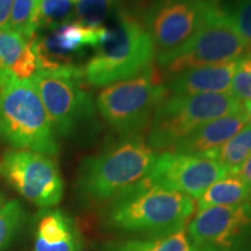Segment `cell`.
<instances>
[{
	"instance_id": "cell-1",
	"label": "cell",
	"mask_w": 251,
	"mask_h": 251,
	"mask_svg": "<svg viewBox=\"0 0 251 251\" xmlns=\"http://www.w3.org/2000/svg\"><path fill=\"white\" fill-rule=\"evenodd\" d=\"M194 211L192 198L156 186L146 178L106 205L102 222L122 236H166L185 229Z\"/></svg>"
},
{
	"instance_id": "cell-2",
	"label": "cell",
	"mask_w": 251,
	"mask_h": 251,
	"mask_svg": "<svg viewBox=\"0 0 251 251\" xmlns=\"http://www.w3.org/2000/svg\"><path fill=\"white\" fill-rule=\"evenodd\" d=\"M157 153L141 135L121 136L80 163L78 192L86 201L107 205L146 179Z\"/></svg>"
},
{
	"instance_id": "cell-3",
	"label": "cell",
	"mask_w": 251,
	"mask_h": 251,
	"mask_svg": "<svg viewBox=\"0 0 251 251\" xmlns=\"http://www.w3.org/2000/svg\"><path fill=\"white\" fill-rule=\"evenodd\" d=\"M155 49L142 21L118 9L117 21L105 27L96 52L84 69L85 80L96 87L129 79L152 67Z\"/></svg>"
},
{
	"instance_id": "cell-4",
	"label": "cell",
	"mask_w": 251,
	"mask_h": 251,
	"mask_svg": "<svg viewBox=\"0 0 251 251\" xmlns=\"http://www.w3.org/2000/svg\"><path fill=\"white\" fill-rule=\"evenodd\" d=\"M84 79V70L77 65L39 70L31 78L52 128L63 137L97 128V106Z\"/></svg>"
},
{
	"instance_id": "cell-5",
	"label": "cell",
	"mask_w": 251,
	"mask_h": 251,
	"mask_svg": "<svg viewBox=\"0 0 251 251\" xmlns=\"http://www.w3.org/2000/svg\"><path fill=\"white\" fill-rule=\"evenodd\" d=\"M0 136L13 148L47 156L58 143L33 80H12L0 90Z\"/></svg>"
},
{
	"instance_id": "cell-6",
	"label": "cell",
	"mask_w": 251,
	"mask_h": 251,
	"mask_svg": "<svg viewBox=\"0 0 251 251\" xmlns=\"http://www.w3.org/2000/svg\"><path fill=\"white\" fill-rule=\"evenodd\" d=\"M230 92L174 94L156 108L147 142L155 150H170L186 135L215 119L243 111Z\"/></svg>"
},
{
	"instance_id": "cell-7",
	"label": "cell",
	"mask_w": 251,
	"mask_h": 251,
	"mask_svg": "<svg viewBox=\"0 0 251 251\" xmlns=\"http://www.w3.org/2000/svg\"><path fill=\"white\" fill-rule=\"evenodd\" d=\"M153 67L129 79L108 85L98 94L101 117L121 136L140 135L151 122L156 108L168 97Z\"/></svg>"
},
{
	"instance_id": "cell-8",
	"label": "cell",
	"mask_w": 251,
	"mask_h": 251,
	"mask_svg": "<svg viewBox=\"0 0 251 251\" xmlns=\"http://www.w3.org/2000/svg\"><path fill=\"white\" fill-rule=\"evenodd\" d=\"M209 0H155L143 25L151 37L155 58L166 67L192 43L205 20Z\"/></svg>"
},
{
	"instance_id": "cell-9",
	"label": "cell",
	"mask_w": 251,
	"mask_h": 251,
	"mask_svg": "<svg viewBox=\"0 0 251 251\" xmlns=\"http://www.w3.org/2000/svg\"><path fill=\"white\" fill-rule=\"evenodd\" d=\"M247 43L238 35L226 8L209 0L208 9L196 39L164 69L168 74L234 62L247 54Z\"/></svg>"
},
{
	"instance_id": "cell-10",
	"label": "cell",
	"mask_w": 251,
	"mask_h": 251,
	"mask_svg": "<svg viewBox=\"0 0 251 251\" xmlns=\"http://www.w3.org/2000/svg\"><path fill=\"white\" fill-rule=\"evenodd\" d=\"M5 179L28 201L41 208L56 206L64 193V184L56 162L30 150H9L2 157Z\"/></svg>"
},
{
	"instance_id": "cell-11",
	"label": "cell",
	"mask_w": 251,
	"mask_h": 251,
	"mask_svg": "<svg viewBox=\"0 0 251 251\" xmlns=\"http://www.w3.org/2000/svg\"><path fill=\"white\" fill-rule=\"evenodd\" d=\"M191 246L214 251H248L251 203L214 206L198 211L187 226Z\"/></svg>"
},
{
	"instance_id": "cell-12",
	"label": "cell",
	"mask_w": 251,
	"mask_h": 251,
	"mask_svg": "<svg viewBox=\"0 0 251 251\" xmlns=\"http://www.w3.org/2000/svg\"><path fill=\"white\" fill-rule=\"evenodd\" d=\"M226 176L228 172L216 159L166 150L156 156L147 179L156 186L199 199Z\"/></svg>"
},
{
	"instance_id": "cell-13",
	"label": "cell",
	"mask_w": 251,
	"mask_h": 251,
	"mask_svg": "<svg viewBox=\"0 0 251 251\" xmlns=\"http://www.w3.org/2000/svg\"><path fill=\"white\" fill-rule=\"evenodd\" d=\"M105 26L91 28L78 21L62 25L49 30L45 35L34 39L39 70H54V69L75 65L74 61L78 55L83 54L89 47L96 48L101 40Z\"/></svg>"
},
{
	"instance_id": "cell-14",
	"label": "cell",
	"mask_w": 251,
	"mask_h": 251,
	"mask_svg": "<svg viewBox=\"0 0 251 251\" xmlns=\"http://www.w3.org/2000/svg\"><path fill=\"white\" fill-rule=\"evenodd\" d=\"M246 111L215 119L193 130L179 141L172 151L216 159L220 149L249 124Z\"/></svg>"
},
{
	"instance_id": "cell-15",
	"label": "cell",
	"mask_w": 251,
	"mask_h": 251,
	"mask_svg": "<svg viewBox=\"0 0 251 251\" xmlns=\"http://www.w3.org/2000/svg\"><path fill=\"white\" fill-rule=\"evenodd\" d=\"M237 61L180 71L169 78L166 89L174 94L227 92L231 86Z\"/></svg>"
},
{
	"instance_id": "cell-16",
	"label": "cell",
	"mask_w": 251,
	"mask_h": 251,
	"mask_svg": "<svg viewBox=\"0 0 251 251\" xmlns=\"http://www.w3.org/2000/svg\"><path fill=\"white\" fill-rule=\"evenodd\" d=\"M39 71L34 39L6 28L0 30V74L8 81L31 79Z\"/></svg>"
},
{
	"instance_id": "cell-17",
	"label": "cell",
	"mask_w": 251,
	"mask_h": 251,
	"mask_svg": "<svg viewBox=\"0 0 251 251\" xmlns=\"http://www.w3.org/2000/svg\"><path fill=\"white\" fill-rule=\"evenodd\" d=\"M251 203V188L237 175H228L211 185L198 199V211L214 206Z\"/></svg>"
},
{
	"instance_id": "cell-18",
	"label": "cell",
	"mask_w": 251,
	"mask_h": 251,
	"mask_svg": "<svg viewBox=\"0 0 251 251\" xmlns=\"http://www.w3.org/2000/svg\"><path fill=\"white\" fill-rule=\"evenodd\" d=\"M190 238L185 229L166 236L130 237L115 241L103 248V251H188Z\"/></svg>"
},
{
	"instance_id": "cell-19",
	"label": "cell",
	"mask_w": 251,
	"mask_h": 251,
	"mask_svg": "<svg viewBox=\"0 0 251 251\" xmlns=\"http://www.w3.org/2000/svg\"><path fill=\"white\" fill-rule=\"evenodd\" d=\"M40 242L49 247L78 241V234L74 222L62 211L47 212L40 219L37 226V237Z\"/></svg>"
},
{
	"instance_id": "cell-20",
	"label": "cell",
	"mask_w": 251,
	"mask_h": 251,
	"mask_svg": "<svg viewBox=\"0 0 251 251\" xmlns=\"http://www.w3.org/2000/svg\"><path fill=\"white\" fill-rule=\"evenodd\" d=\"M251 156V122L220 149L218 161L228 175H238Z\"/></svg>"
},
{
	"instance_id": "cell-21",
	"label": "cell",
	"mask_w": 251,
	"mask_h": 251,
	"mask_svg": "<svg viewBox=\"0 0 251 251\" xmlns=\"http://www.w3.org/2000/svg\"><path fill=\"white\" fill-rule=\"evenodd\" d=\"M75 0H39L37 31L52 30L72 21Z\"/></svg>"
},
{
	"instance_id": "cell-22",
	"label": "cell",
	"mask_w": 251,
	"mask_h": 251,
	"mask_svg": "<svg viewBox=\"0 0 251 251\" xmlns=\"http://www.w3.org/2000/svg\"><path fill=\"white\" fill-rule=\"evenodd\" d=\"M119 2L120 0H76V21L91 28L102 27L109 15L118 8Z\"/></svg>"
},
{
	"instance_id": "cell-23",
	"label": "cell",
	"mask_w": 251,
	"mask_h": 251,
	"mask_svg": "<svg viewBox=\"0 0 251 251\" xmlns=\"http://www.w3.org/2000/svg\"><path fill=\"white\" fill-rule=\"evenodd\" d=\"M39 0H13L8 28L27 39L37 36Z\"/></svg>"
},
{
	"instance_id": "cell-24",
	"label": "cell",
	"mask_w": 251,
	"mask_h": 251,
	"mask_svg": "<svg viewBox=\"0 0 251 251\" xmlns=\"http://www.w3.org/2000/svg\"><path fill=\"white\" fill-rule=\"evenodd\" d=\"M24 222L25 211L19 200H9L0 206V250L13 242Z\"/></svg>"
},
{
	"instance_id": "cell-25",
	"label": "cell",
	"mask_w": 251,
	"mask_h": 251,
	"mask_svg": "<svg viewBox=\"0 0 251 251\" xmlns=\"http://www.w3.org/2000/svg\"><path fill=\"white\" fill-rule=\"evenodd\" d=\"M226 11L238 35L247 43L248 51H251V0H235Z\"/></svg>"
},
{
	"instance_id": "cell-26",
	"label": "cell",
	"mask_w": 251,
	"mask_h": 251,
	"mask_svg": "<svg viewBox=\"0 0 251 251\" xmlns=\"http://www.w3.org/2000/svg\"><path fill=\"white\" fill-rule=\"evenodd\" d=\"M230 89V93L240 101H251V51L237 61Z\"/></svg>"
},
{
	"instance_id": "cell-27",
	"label": "cell",
	"mask_w": 251,
	"mask_h": 251,
	"mask_svg": "<svg viewBox=\"0 0 251 251\" xmlns=\"http://www.w3.org/2000/svg\"><path fill=\"white\" fill-rule=\"evenodd\" d=\"M13 0H0V30L8 28Z\"/></svg>"
},
{
	"instance_id": "cell-28",
	"label": "cell",
	"mask_w": 251,
	"mask_h": 251,
	"mask_svg": "<svg viewBox=\"0 0 251 251\" xmlns=\"http://www.w3.org/2000/svg\"><path fill=\"white\" fill-rule=\"evenodd\" d=\"M237 176L251 188V156L244 163V165L242 166V169H241V171L238 172Z\"/></svg>"
},
{
	"instance_id": "cell-29",
	"label": "cell",
	"mask_w": 251,
	"mask_h": 251,
	"mask_svg": "<svg viewBox=\"0 0 251 251\" xmlns=\"http://www.w3.org/2000/svg\"><path fill=\"white\" fill-rule=\"evenodd\" d=\"M244 111H246L248 118H249V121H251V101H246L243 105Z\"/></svg>"
},
{
	"instance_id": "cell-30",
	"label": "cell",
	"mask_w": 251,
	"mask_h": 251,
	"mask_svg": "<svg viewBox=\"0 0 251 251\" xmlns=\"http://www.w3.org/2000/svg\"><path fill=\"white\" fill-rule=\"evenodd\" d=\"M188 251H214V250L207 249V248H201V247H194V246H191L190 250H188Z\"/></svg>"
},
{
	"instance_id": "cell-31",
	"label": "cell",
	"mask_w": 251,
	"mask_h": 251,
	"mask_svg": "<svg viewBox=\"0 0 251 251\" xmlns=\"http://www.w3.org/2000/svg\"><path fill=\"white\" fill-rule=\"evenodd\" d=\"M7 83H9V81H8L7 79H6V78H5L4 76H2L1 74H0V90H1L2 87H4Z\"/></svg>"
},
{
	"instance_id": "cell-32",
	"label": "cell",
	"mask_w": 251,
	"mask_h": 251,
	"mask_svg": "<svg viewBox=\"0 0 251 251\" xmlns=\"http://www.w3.org/2000/svg\"><path fill=\"white\" fill-rule=\"evenodd\" d=\"M5 201V197L2 196L1 193H0V206H2V203H4Z\"/></svg>"
},
{
	"instance_id": "cell-33",
	"label": "cell",
	"mask_w": 251,
	"mask_h": 251,
	"mask_svg": "<svg viewBox=\"0 0 251 251\" xmlns=\"http://www.w3.org/2000/svg\"><path fill=\"white\" fill-rule=\"evenodd\" d=\"M0 172H1V166H0Z\"/></svg>"
},
{
	"instance_id": "cell-34",
	"label": "cell",
	"mask_w": 251,
	"mask_h": 251,
	"mask_svg": "<svg viewBox=\"0 0 251 251\" xmlns=\"http://www.w3.org/2000/svg\"><path fill=\"white\" fill-rule=\"evenodd\" d=\"M75 1H76V0H75Z\"/></svg>"
}]
</instances>
